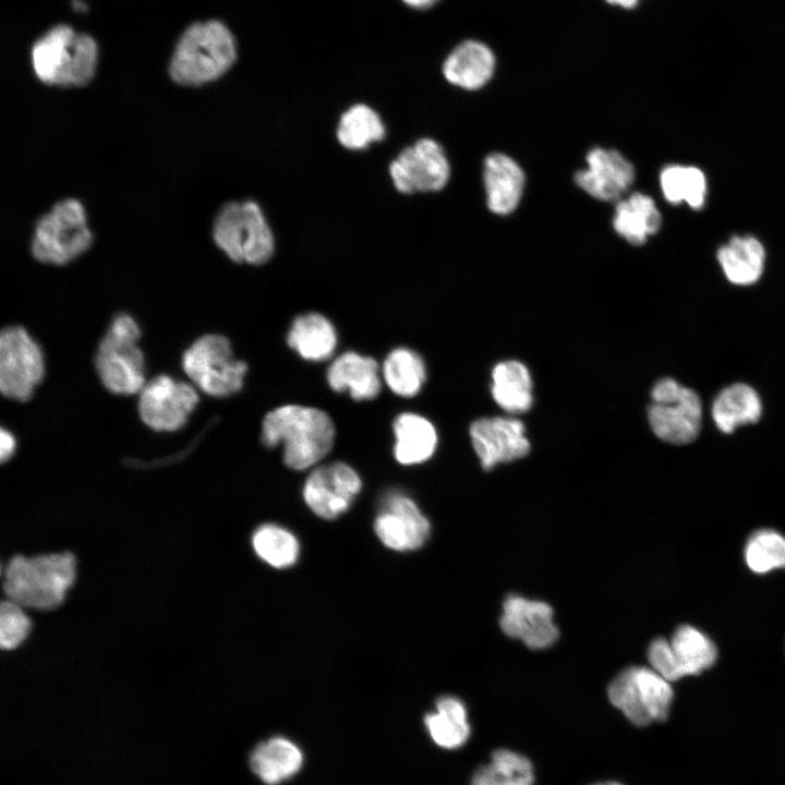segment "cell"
I'll use <instances>...</instances> for the list:
<instances>
[{"label":"cell","mask_w":785,"mask_h":785,"mask_svg":"<svg viewBox=\"0 0 785 785\" xmlns=\"http://www.w3.org/2000/svg\"><path fill=\"white\" fill-rule=\"evenodd\" d=\"M488 208L498 215L511 213L518 205L524 185V174L509 156L494 153L486 157L483 169Z\"/></svg>","instance_id":"20"},{"label":"cell","mask_w":785,"mask_h":785,"mask_svg":"<svg viewBox=\"0 0 785 785\" xmlns=\"http://www.w3.org/2000/svg\"><path fill=\"white\" fill-rule=\"evenodd\" d=\"M45 360L37 341L21 326H8L0 335V389L7 398L26 401L40 384Z\"/></svg>","instance_id":"11"},{"label":"cell","mask_w":785,"mask_h":785,"mask_svg":"<svg viewBox=\"0 0 785 785\" xmlns=\"http://www.w3.org/2000/svg\"><path fill=\"white\" fill-rule=\"evenodd\" d=\"M383 377L394 394L411 398L420 392L426 381L425 363L415 351L396 348L383 363Z\"/></svg>","instance_id":"32"},{"label":"cell","mask_w":785,"mask_h":785,"mask_svg":"<svg viewBox=\"0 0 785 785\" xmlns=\"http://www.w3.org/2000/svg\"><path fill=\"white\" fill-rule=\"evenodd\" d=\"M662 225L661 213L652 197L633 193L621 198L615 207L613 226L627 242L641 245L655 234Z\"/></svg>","instance_id":"25"},{"label":"cell","mask_w":785,"mask_h":785,"mask_svg":"<svg viewBox=\"0 0 785 785\" xmlns=\"http://www.w3.org/2000/svg\"><path fill=\"white\" fill-rule=\"evenodd\" d=\"M588 168L575 176L577 184L600 201H619L635 181L633 166L618 152L594 148Z\"/></svg>","instance_id":"18"},{"label":"cell","mask_w":785,"mask_h":785,"mask_svg":"<svg viewBox=\"0 0 785 785\" xmlns=\"http://www.w3.org/2000/svg\"><path fill=\"white\" fill-rule=\"evenodd\" d=\"M32 63L36 76L45 84L83 86L94 76L97 45L89 35L57 25L34 44Z\"/></svg>","instance_id":"4"},{"label":"cell","mask_w":785,"mask_h":785,"mask_svg":"<svg viewBox=\"0 0 785 785\" xmlns=\"http://www.w3.org/2000/svg\"><path fill=\"white\" fill-rule=\"evenodd\" d=\"M21 605L7 600L0 607V644L3 650L19 647L31 630V620Z\"/></svg>","instance_id":"37"},{"label":"cell","mask_w":785,"mask_h":785,"mask_svg":"<svg viewBox=\"0 0 785 785\" xmlns=\"http://www.w3.org/2000/svg\"><path fill=\"white\" fill-rule=\"evenodd\" d=\"M392 431L394 456L400 464H419L434 455L437 433L426 418L413 412L400 413L394 421Z\"/></svg>","instance_id":"24"},{"label":"cell","mask_w":785,"mask_h":785,"mask_svg":"<svg viewBox=\"0 0 785 785\" xmlns=\"http://www.w3.org/2000/svg\"><path fill=\"white\" fill-rule=\"evenodd\" d=\"M716 258L728 281L750 286L761 278L766 253L756 237L733 235L717 250Z\"/></svg>","instance_id":"22"},{"label":"cell","mask_w":785,"mask_h":785,"mask_svg":"<svg viewBox=\"0 0 785 785\" xmlns=\"http://www.w3.org/2000/svg\"><path fill=\"white\" fill-rule=\"evenodd\" d=\"M374 529L385 546L403 552L420 548L426 542L431 527L409 496L394 491L384 497Z\"/></svg>","instance_id":"16"},{"label":"cell","mask_w":785,"mask_h":785,"mask_svg":"<svg viewBox=\"0 0 785 785\" xmlns=\"http://www.w3.org/2000/svg\"><path fill=\"white\" fill-rule=\"evenodd\" d=\"M660 185L671 204L686 203L692 209H701L705 204L706 178L698 167L668 165L660 173Z\"/></svg>","instance_id":"31"},{"label":"cell","mask_w":785,"mask_h":785,"mask_svg":"<svg viewBox=\"0 0 785 785\" xmlns=\"http://www.w3.org/2000/svg\"><path fill=\"white\" fill-rule=\"evenodd\" d=\"M92 242L93 233L83 204L67 198L37 221L31 247L36 259L63 265L87 251Z\"/></svg>","instance_id":"8"},{"label":"cell","mask_w":785,"mask_h":785,"mask_svg":"<svg viewBox=\"0 0 785 785\" xmlns=\"http://www.w3.org/2000/svg\"><path fill=\"white\" fill-rule=\"evenodd\" d=\"M328 386L336 392H348L357 401L373 400L382 388L377 362L354 351L337 357L326 373Z\"/></svg>","instance_id":"19"},{"label":"cell","mask_w":785,"mask_h":785,"mask_svg":"<svg viewBox=\"0 0 785 785\" xmlns=\"http://www.w3.org/2000/svg\"><path fill=\"white\" fill-rule=\"evenodd\" d=\"M651 399L648 408L649 424L660 439L685 445L697 438L702 406L696 391L665 377L654 384Z\"/></svg>","instance_id":"10"},{"label":"cell","mask_w":785,"mask_h":785,"mask_svg":"<svg viewBox=\"0 0 785 785\" xmlns=\"http://www.w3.org/2000/svg\"><path fill=\"white\" fill-rule=\"evenodd\" d=\"M140 337V326L131 315L121 313L111 321L95 357L97 374L109 391L133 395L146 384Z\"/></svg>","instance_id":"5"},{"label":"cell","mask_w":785,"mask_h":785,"mask_svg":"<svg viewBox=\"0 0 785 785\" xmlns=\"http://www.w3.org/2000/svg\"><path fill=\"white\" fill-rule=\"evenodd\" d=\"M75 575V558L69 552L16 555L5 568L3 590L8 600L22 607L49 611L64 601Z\"/></svg>","instance_id":"2"},{"label":"cell","mask_w":785,"mask_h":785,"mask_svg":"<svg viewBox=\"0 0 785 785\" xmlns=\"http://www.w3.org/2000/svg\"><path fill=\"white\" fill-rule=\"evenodd\" d=\"M237 58L235 40L217 20L190 25L177 41L169 64L171 78L185 86H197L225 74Z\"/></svg>","instance_id":"3"},{"label":"cell","mask_w":785,"mask_h":785,"mask_svg":"<svg viewBox=\"0 0 785 785\" xmlns=\"http://www.w3.org/2000/svg\"><path fill=\"white\" fill-rule=\"evenodd\" d=\"M470 438L484 470L526 457L531 448L524 424L516 418H481L471 423Z\"/></svg>","instance_id":"15"},{"label":"cell","mask_w":785,"mask_h":785,"mask_svg":"<svg viewBox=\"0 0 785 785\" xmlns=\"http://www.w3.org/2000/svg\"><path fill=\"white\" fill-rule=\"evenodd\" d=\"M762 406L757 391L737 383L724 388L712 406V418L723 433H733L739 425L759 421Z\"/></svg>","instance_id":"28"},{"label":"cell","mask_w":785,"mask_h":785,"mask_svg":"<svg viewBox=\"0 0 785 785\" xmlns=\"http://www.w3.org/2000/svg\"><path fill=\"white\" fill-rule=\"evenodd\" d=\"M389 174L401 193L435 192L447 184L450 168L443 147L431 138H421L399 153Z\"/></svg>","instance_id":"13"},{"label":"cell","mask_w":785,"mask_h":785,"mask_svg":"<svg viewBox=\"0 0 785 785\" xmlns=\"http://www.w3.org/2000/svg\"><path fill=\"white\" fill-rule=\"evenodd\" d=\"M16 448V440L14 435L5 430L4 427L1 428L0 433V457L1 461L5 462L9 460L12 455L14 454Z\"/></svg>","instance_id":"38"},{"label":"cell","mask_w":785,"mask_h":785,"mask_svg":"<svg viewBox=\"0 0 785 785\" xmlns=\"http://www.w3.org/2000/svg\"><path fill=\"white\" fill-rule=\"evenodd\" d=\"M745 559L757 573L785 568V538L770 529L756 531L747 541Z\"/></svg>","instance_id":"36"},{"label":"cell","mask_w":785,"mask_h":785,"mask_svg":"<svg viewBox=\"0 0 785 785\" xmlns=\"http://www.w3.org/2000/svg\"><path fill=\"white\" fill-rule=\"evenodd\" d=\"M362 488L357 471L342 461L315 468L303 486V498L318 517L333 520L345 514Z\"/></svg>","instance_id":"14"},{"label":"cell","mask_w":785,"mask_h":785,"mask_svg":"<svg viewBox=\"0 0 785 785\" xmlns=\"http://www.w3.org/2000/svg\"><path fill=\"white\" fill-rule=\"evenodd\" d=\"M386 130L378 113L371 107L357 104L340 117L336 135L339 143L353 150L366 148L382 141Z\"/></svg>","instance_id":"34"},{"label":"cell","mask_w":785,"mask_h":785,"mask_svg":"<svg viewBox=\"0 0 785 785\" xmlns=\"http://www.w3.org/2000/svg\"><path fill=\"white\" fill-rule=\"evenodd\" d=\"M531 762L524 756L508 749L492 753L490 762L474 773L471 785H533Z\"/></svg>","instance_id":"33"},{"label":"cell","mask_w":785,"mask_h":785,"mask_svg":"<svg viewBox=\"0 0 785 785\" xmlns=\"http://www.w3.org/2000/svg\"><path fill=\"white\" fill-rule=\"evenodd\" d=\"M407 5L414 9H426L432 7L438 0H402Z\"/></svg>","instance_id":"39"},{"label":"cell","mask_w":785,"mask_h":785,"mask_svg":"<svg viewBox=\"0 0 785 785\" xmlns=\"http://www.w3.org/2000/svg\"><path fill=\"white\" fill-rule=\"evenodd\" d=\"M532 386L531 374L520 361H502L492 370V397L509 413H522L532 407Z\"/></svg>","instance_id":"26"},{"label":"cell","mask_w":785,"mask_h":785,"mask_svg":"<svg viewBox=\"0 0 785 785\" xmlns=\"http://www.w3.org/2000/svg\"><path fill=\"white\" fill-rule=\"evenodd\" d=\"M495 70V57L483 43L467 40L457 46L443 64V74L452 85L466 89L484 86Z\"/></svg>","instance_id":"21"},{"label":"cell","mask_w":785,"mask_h":785,"mask_svg":"<svg viewBox=\"0 0 785 785\" xmlns=\"http://www.w3.org/2000/svg\"><path fill=\"white\" fill-rule=\"evenodd\" d=\"M138 394V414L157 432L181 428L200 400L194 386L166 374L147 382Z\"/></svg>","instance_id":"12"},{"label":"cell","mask_w":785,"mask_h":785,"mask_svg":"<svg viewBox=\"0 0 785 785\" xmlns=\"http://www.w3.org/2000/svg\"><path fill=\"white\" fill-rule=\"evenodd\" d=\"M300 749L282 737L261 742L252 752V771L268 785H276L295 774L302 765Z\"/></svg>","instance_id":"27"},{"label":"cell","mask_w":785,"mask_h":785,"mask_svg":"<svg viewBox=\"0 0 785 785\" xmlns=\"http://www.w3.org/2000/svg\"><path fill=\"white\" fill-rule=\"evenodd\" d=\"M262 443L268 448L282 445V459L293 470H306L333 448L335 425L323 410L286 404L269 411L262 423Z\"/></svg>","instance_id":"1"},{"label":"cell","mask_w":785,"mask_h":785,"mask_svg":"<svg viewBox=\"0 0 785 785\" xmlns=\"http://www.w3.org/2000/svg\"><path fill=\"white\" fill-rule=\"evenodd\" d=\"M182 367L200 390L213 397L240 391L247 372V364L233 357L229 339L218 334L196 339L184 351Z\"/></svg>","instance_id":"9"},{"label":"cell","mask_w":785,"mask_h":785,"mask_svg":"<svg viewBox=\"0 0 785 785\" xmlns=\"http://www.w3.org/2000/svg\"><path fill=\"white\" fill-rule=\"evenodd\" d=\"M668 642L680 678L699 675L716 661L717 651L713 641L692 626H679Z\"/></svg>","instance_id":"29"},{"label":"cell","mask_w":785,"mask_h":785,"mask_svg":"<svg viewBox=\"0 0 785 785\" xmlns=\"http://www.w3.org/2000/svg\"><path fill=\"white\" fill-rule=\"evenodd\" d=\"M338 337L331 322L315 312L297 316L287 334L288 346L302 359L322 362L336 350Z\"/></svg>","instance_id":"23"},{"label":"cell","mask_w":785,"mask_h":785,"mask_svg":"<svg viewBox=\"0 0 785 785\" xmlns=\"http://www.w3.org/2000/svg\"><path fill=\"white\" fill-rule=\"evenodd\" d=\"M252 544L257 556L275 568L294 565L300 551L297 538L273 523L261 526L253 534Z\"/></svg>","instance_id":"35"},{"label":"cell","mask_w":785,"mask_h":785,"mask_svg":"<svg viewBox=\"0 0 785 785\" xmlns=\"http://www.w3.org/2000/svg\"><path fill=\"white\" fill-rule=\"evenodd\" d=\"M607 696L629 722L640 727L665 722L674 700L671 681L644 666L621 671L611 681Z\"/></svg>","instance_id":"7"},{"label":"cell","mask_w":785,"mask_h":785,"mask_svg":"<svg viewBox=\"0 0 785 785\" xmlns=\"http://www.w3.org/2000/svg\"><path fill=\"white\" fill-rule=\"evenodd\" d=\"M213 238L217 246L237 263L264 264L275 249L271 229L254 201L226 204L214 221Z\"/></svg>","instance_id":"6"},{"label":"cell","mask_w":785,"mask_h":785,"mask_svg":"<svg viewBox=\"0 0 785 785\" xmlns=\"http://www.w3.org/2000/svg\"><path fill=\"white\" fill-rule=\"evenodd\" d=\"M553 608L545 602L508 595L503 604L499 625L510 638L521 640L533 650L551 647L558 638Z\"/></svg>","instance_id":"17"},{"label":"cell","mask_w":785,"mask_h":785,"mask_svg":"<svg viewBox=\"0 0 785 785\" xmlns=\"http://www.w3.org/2000/svg\"><path fill=\"white\" fill-rule=\"evenodd\" d=\"M611 4L620 5L625 9H631L637 5L638 0H605Z\"/></svg>","instance_id":"40"},{"label":"cell","mask_w":785,"mask_h":785,"mask_svg":"<svg viewBox=\"0 0 785 785\" xmlns=\"http://www.w3.org/2000/svg\"><path fill=\"white\" fill-rule=\"evenodd\" d=\"M593 785H621V784H619V783H617V782L608 781V782L596 783V784H593Z\"/></svg>","instance_id":"41"},{"label":"cell","mask_w":785,"mask_h":785,"mask_svg":"<svg viewBox=\"0 0 785 785\" xmlns=\"http://www.w3.org/2000/svg\"><path fill=\"white\" fill-rule=\"evenodd\" d=\"M424 723L435 744L446 749L461 747L470 736L467 709L456 697L438 699L436 711L427 713Z\"/></svg>","instance_id":"30"}]
</instances>
